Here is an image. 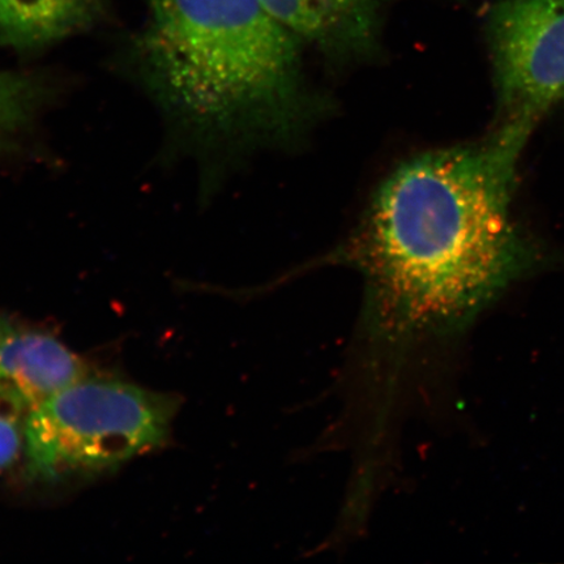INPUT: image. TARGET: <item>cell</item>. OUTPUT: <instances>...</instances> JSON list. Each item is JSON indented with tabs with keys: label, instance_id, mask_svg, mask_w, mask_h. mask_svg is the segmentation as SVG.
<instances>
[{
	"label": "cell",
	"instance_id": "6da1fadb",
	"mask_svg": "<svg viewBox=\"0 0 564 564\" xmlns=\"http://www.w3.org/2000/svg\"><path fill=\"white\" fill-rule=\"evenodd\" d=\"M524 143L499 130L489 143L430 152L388 176L356 251L386 321L453 328L531 264L532 250L511 215Z\"/></svg>",
	"mask_w": 564,
	"mask_h": 564
},
{
	"label": "cell",
	"instance_id": "7a4b0ae2",
	"mask_svg": "<svg viewBox=\"0 0 564 564\" xmlns=\"http://www.w3.org/2000/svg\"><path fill=\"white\" fill-rule=\"evenodd\" d=\"M148 88L197 139L282 137L307 109L301 40L262 0H148Z\"/></svg>",
	"mask_w": 564,
	"mask_h": 564
},
{
	"label": "cell",
	"instance_id": "3957f363",
	"mask_svg": "<svg viewBox=\"0 0 564 564\" xmlns=\"http://www.w3.org/2000/svg\"><path fill=\"white\" fill-rule=\"evenodd\" d=\"M176 413L173 394L90 373L31 409L25 474L55 484L116 470L161 447Z\"/></svg>",
	"mask_w": 564,
	"mask_h": 564
},
{
	"label": "cell",
	"instance_id": "277c9868",
	"mask_svg": "<svg viewBox=\"0 0 564 564\" xmlns=\"http://www.w3.org/2000/svg\"><path fill=\"white\" fill-rule=\"evenodd\" d=\"M486 32L502 129L528 138L564 101V0H498Z\"/></svg>",
	"mask_w": 564,
	"mask_h": 564
},
{
	"label": "cell",
	"instance_id": "5b68a950",
	"mask_svg": "<svg viewBox=\"0 0 564 564\" xmlns=\"http://www.w3.org/2000/svg\"><path fill=\"white\" fill-rule=\"evenodd\" d=\"M90 373L87 362L55 336L0 315V383L32 408Z\"/></svg>",
	"mask_w": 564,
	"mask_h": 564
},
{
	"label": "cell",
	"instance_id": "8992f818",
	"mask_svg": "<svg viewBox=\"0 0 564 564\" xmlns=\"http://www.w3.org/2000/svg\"><path fill=\"white\" fill-rule=\"evenodd\" d=\"M301 40L327 53L358 52L369 44L379 0H262Z\"/></svg>",
	"mask_w": 564,
	"mask_h": 564
},
{
	"label": "cell",
	"instance_id": "52a82bcc",
	"mask_svg": "<svg viewBox=\"0 0 564 564\" xmlns=\"http://www.w3.org/2000/svg\"><path fill=\"white\" fill-rule=\"evenodd\" d=\"M101 10V0H0V42L37 51L87 30Z\"/></svg>",
	"mask_w": 564,
	"mask_h": 564
},
{
	"label": "cell",
	"instance_id": "ba28073f",
	"mask_svg": "<svg viewBox=\"0 0 564 564\" xmlns=\"http://www.w3.org/2000/svg\"><path fill=\"white\" fill-rule=\"evenodd\" d=\"M45 98L41 76L0 69V152L32 121Z\"/></svg>",
	"mask_w": 564,
	"mask_h": 564
},
{
	"label": "cell",
	"instance_id": "9c48e42d",
	"mask_svg": "<svg viewBox=\"0 0 564 564\" xmlns=\"http://www.w3.org/2000/svg\"><path fill=\"white\" fill-rule=\"evenodd\" d=\"M31 404L13 390L0 383V475L24 460L26 422Z\"/></svg>",
	"mask_w": 564,
	"mask_h": 564
}]
</instances>
